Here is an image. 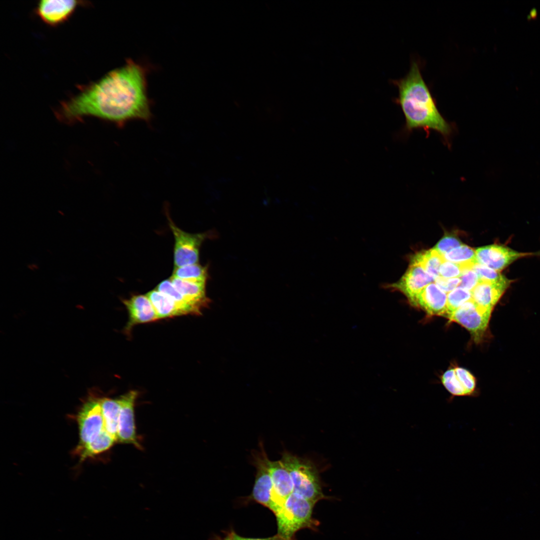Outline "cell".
<instances>
[{
  "label": "cell",
  "instance_id": "obj_1",
  "mask_svg": "<svg viewBox=\"0 0 540 540\" xmlns=\"http://www.w3.org/2000/svg\"><path fill=\"white\" fill-rule=\"evenodd\" d=\"M151 68L128 58L94 82L81 87L56 110L60 121L72 123L94 116L120 126L132 120L149 121L152 101L147 76Z\"/></svg>",
  "mask_w": 540,
  "mask_h": 540
},
{
  "label": "cell",
  "instance_id": "obj_2",
  "mask_svg": "<svg viewBox=\"0 0 540 540\" xmlns=\"http://www.w3.org/2000/svg\"><path fill=\"white\" fill-rule=\"evenodd\" d=\"M398 89L394 100L405 118L404 130H434L448 142L452 132V125L439 111L436 102L422 76L419 63L414 60L405 76L392 81Z\"/></svg>",
  "mask_w": 540,
  "mask_h": 540
},
{
  "label": "cell",
  "instance_id": "obj_3",
  "mask_svg": "<svg viewBox=\"0 0 540 540\" xmlns=\"http://www.w3.org/2000/svg\"><path fill=\"white\" fill-rule=\"evenodd\" d=\"M316 504L292 492L282 509L275 515L278 534L286 540H293L294 534L298 530L316 528L318 524L312 516Z\"/></svg>",
  "mask_w": 540,
  "mask_h": 540
},
{
  "label": "cell",
  "instance_id": "obj_4",
  "mask_svg": "<svg viewBox=\"0 0 540 540\" xmlns=\"http://www.w3.org/2000/svg\"><path fill=\"white\" fill-rule=\"evenodd\" d=\"M280 460L290 474L293 492L315 503L326 498L322 490L318 472L312 462L286 451Z\"/></svg>",
  "mask_w": 540,
  "mask_h": 540
},
{
  "label": "cell",
  "instance_id": "obj_5",
  "mask_svg": "<svg viewBox=\"0 0 540 540\" xmlns=\"http://www.w3.org/2000/svg\"><path fill=\"white\" fill-rule=\"evenodd\" d=\"M492 310L482 307L472 300L462 305L446 318L458 324L470 334L476 342L484 338Z\"/></svg>",
  "mask_w": 540,
  "mask_h": 540
},
{
  "label": "cell",
  "instance_id": "obj_6",
  "mask_svg": "<svg viewBox=\"0 0 540 540\" xmlns=\"http://www.w3.org/2000/svg\"><path fill=\"white\" fill-rule=\"evenodd\" d=\"M168 224L174 238V268L198 264L200 246L208 236L207 233L190 234L178 228L167 214Z\"/></svg>",
  "mask_w": 540,
  "mask_h": 540
},
{
  "label": "cell",
  "instance_id": "obj_7",
  "mask_svg": "<svg viewBox=\"0 0 540 540\" xmlns=\"http://www.w3.org/2000/svg\"><path fill=\"white\" fill-rule=\"evenodd\" d=\"M80 442L77 448L94 440L104 429L100 398L90 397L83 404L77 416Z\"/></svg>",
  "mask_w": 540,
  "mask_h": 540
},
{
  "label": "cell",
  "instance_id": "obj_8",
  "mask_svg": "<svg viewBox=\"0 0 540 540\" xmlns=\"http://www.w3.org/2000/svg\"><path fill=\"white\" fill-rule=\"evenodd\" d=\"M476 254L478 263L500 272L520 258L536 254V253L520 252L498 244L478 248Z\"/></svg>",
  "mask_w": 540,
  "mask_h": 540
},
{
  "label": "cell",
  "instance_id": "obj_9",
  "mask_svg": "<svg viewBox=\"0 0 540 540\" xmlns=\"http://www.w3.org/2000/svg\"><path fill=\"white\" fill-rule=\"evenodd\" d=\"M267 464L272 483L270 510L276 515L293 492L294 486L290 474L281 460L271 461L268 458Z\"/></svg>",
  "mask_w": 540,
  "mask_h": 540
},
{
  "label": "cell",
  "instance_id": "obj_10",
  "mask_svg": "<svg viewBox=\"0 0 540 540\" xmlns=\"http://www.w3.org/2000/svg\"><path fill=\"white\" fill-rule=\"evenodd\" d=\"M84 2L74 0H42L37 4L36 12L44 24L55 26L67 21Z\"/></svg>",
  "mask_w": 540,
  "mask_h": 540
},
{
  "label": "cell",
  "instance_id": "obj_11",
  "mask_svg": "<svg viewBox=\"0 0 540 540\" xmlns=\"http://www.w3.org/2000/svg\"><path fill=\"white\" fill-rule=\"evenodd\" d=\"M138 392L130 390L120 397L121 408L118 418L117 441L140 448L136 432L134 406Z\"/></svg>",
  "mask_w": 540,
  "mask_h": 540
},
{
  "label": "cell",
  "instance_id": "obj_12",
  "mask_svg": "<svg viewBox=\"0 0 540 540\" xmlns=\"http://www.w3.org/2000/svg\"><path fill=\"white\" fill-rule=\"evenodd\" d=\"M433 281L434 279L419 264L411 261L408 268L398 281L384 286L400 291L410 302L417 294Z\"/></svg>",
  "mask_w": 540,
  "mask_h": 540
},
{
  "label": "cell",
  "instance_id": "obj_13",
  "mask_svg": "<svg viewBox=\"0 0 540 540\" xmlns=\"http://www.w3.org/2000/svg\"><path fill=\"white\" fill-rule=\"evenodd\" d=\"M261 449L260 453L254 456V464L256 472L250 497L252 500L270 510L272 483L267 464L268 457L265 453L263 446Z\"/></svg>",
  "mask_w": 540,
  "mask_h": 540
},
{
  "label": "cell",
  "instance_id": "obj_14",
  "mask_svg": "<svg viewBox=\"0 0 540 540\" xmlns=\"http://www.w3.org/2000/svg\"><path fill=\"white\" fill-rule=\"evenodd\" d=\"M128 310V320L124 328L128 335L136 325L158 320V315L146 295L138 294L122 300Z\"/></svg>",
  "mask_w": 540,
  "mask_h": 540
},
{
  "label": "cell",
  "instance_id": "obj_15",
  "mask_svg": "<svg viewBox=\"0 0 540 540\" xmlns=\"http://www.w3.org/2000/svg\"><path fill=\"white\" fill-rule=\"evenodd\" d=\"M446 300V293L436 284L431 282L417 294L410 302L429 315L444 316Z\"/></svg>",
  "mask_w": 540,
  "mask_h": 540
},
{
  "label": "cell",
  "instance_id": "obj_16",
  "mask_svg": "<svg viewBox=\"0 0 540 540\" xmlns=\"http://www.w3.org/2000/svg\"><path fill=\"white\" fill-rule=\"evenodd\" d=\"M512 282L506 276L495 282L480 281L471 292L472 300L479 306L493 310Z\"/></svg>",
  "mask_w": 540,
  "mask_h": 540
},
{
  "label": "cell",
  "instance_id": "obj_17",
  "mask_svg": "<svg viewBox=\"0 0 540 540\" xmlns=\"http://www.w3.org/2000/svg\"><path fill=\"white\" fill-rule=\"evenodd\" d=\"M170 279L176 290L201 312L208 307L210 300L206 295V284L192 282L173 276Z\"/></svg>",
  "mask_w": 540,
  "mask_h": 540
},
{
  "label": "cell",
  "instance_id": "obj_18",
  "mask_svg": "<svg viewBox=\"0 0 540 540\" xmlns=\"http://www.w3.org/2000/svg\"><path fill=\"white\" fill-rule=\"evenodd\" d=\"M100 402L104 429L117 441L118 418L121 408L120 398H100Z\"/></svg>",
  "mask_w": 540,
  "mask_h": 540
},
{
  "label": "cell",
  "instance_id": "obj_19",
  "mask_svg": "<svg viewBox=\"0 0 540 540\" xmlns=\"http://www.w3.org/2000/svg\"><path fill=\"white\" fill-rule=\"evenodd\" d=\"M146 295L150 300L159 320L184 315L172 300L156 288L148 292Z\"/></svg>",
  "mask_w": 540,
  "mask_h": 540
},
{
  "label": "cell",
  "instance_id": "obj_20",
  "mask_svg": "<svg viewBox=\"0 0 540 540\" xmlns=\"http://www.w3.org/2000/svg\"><path fill=\"white\" fill-rule=\"evenodd\" d=\"M156 289L172 300L182 310L184 315L200 316L202 314L200 310L176 290L170 278L162 281L157 286Z\"/></svg>",
  "mask_w": 540,
  "mask_h": 540
},
{
  "label": "cell",
  "instance_id": "obj_21",
  "mask_svg": "<svg viewBox=\"0 0 540 540\" xmlns=\"http://www.w3.org/2000/svg\"><path fill=\"white\" fill-rule=\"evenodd\" d=\"M115 442L116 440L104 430L94 440L82 448H76V452L82 461L108 450Z\"/></svg>",
  "mask_w": 540,
  "mask_h": 540
},
{
  "label": "cell",
  "instance_id": "obj_22",
  "mask_svg": "<svg viewBox=\"0 0 540 540\" xmlns=\"http://www.w3.org/2000/svg\"><path fill=\"white\" fill-rule=\"evenodd\" d=\"M444 260L442 256L434 248L416 254L411 260L419 264L434 280L440 276V267Z\"/></svg>",
  "mask_w": 540,
  "mask_h": 540
},
{
  "label": "cell",
  "instance_id": "obj_23",
  "mask_svg": "<svg viewBox=\"0 0 540 540\" xmlns=\"http://www.w3.org/2000/svg\"><path fill=\"white\" fill-rule=\"evenodd\" d=\"M208 272L206 266L195 264L174 268L172 276L192 282L206 284Z\"/></svg>",
  "mask_w": 540,
  "mask_h": 540
},
{
  "label": "cell",
  "instance_id": "obj_24",
  "mask_svg": "<svg viewBox=\"0 0 540 540\" xmlns=\"http://www.w3.org/2000/svg\"><path fill=\"white\" fill-rule=\"evenodd\" d=\"M444 260L461 264L474 266L478 263L476 250L466 245H460L442 255Z\"/></svg>",
  "mask_w": 540,
  "mask_h": 540
},
{
  "label": "cell",
  "instance_id": "obj_25",
  "mask_svg": "<svg viewBox=\"0 0 540 540\" xmlns=\"http://www.w3.org/2000/svg\"><path fill=\"white\" fill-rule=\"evenodd\" d=\"M471 300V292L461 287L456 288L447 295L446 310L444 316L447 318L462 305Z\"/></svg>",
  "mask_w": 540,
  "mask_h": 540
},
{
  "label": "cell",
  "instance_id": "obj_26",
  "mask_svg": "<svg viewBox=\"0 0 540 540\" xmlns=\"http://www.w3.org/2000/svg\"><path fill=\"white\" fill-rule=\"evenodd\" d=\"M442 382L452 397L468 396V394L456 376L454 368L446 371L442 376Z\"/></svg>",
  "mask_w": 540,
  "mask_h": 540
},
{
  "label": "cell",
  "instance_id": "obj_27",
  "mask_svg": "<svg viewBox=\"0 0 540 540\" xmlns=\"http://www.w3.org/2000/svg\"><path fill=\"white\" fill-rule=\"evenodd\" d=\"M456 376L466 390L468 396H474L476 393V380L473 375L467 370L456 367L454 368Z\"/></svg>",
  "mask_w": 540,
  "mask_h": 540
},
{
  "label": "cell",
  "instance_id": "obj_28",
  "mask_svg": "<svg viewBox=\"0 0 540 540\" xmlns=\"http://www.w3.org/2000/svg\"><path fill=\"white\" fill-rule=\"evenodd\" d=\"M473 266L456 264L444 260L440 267V276L444 278L460 277L464 270L472 268Z\"/></svg>",
  "mask_w": 540,
  "mask_h": 540
},
{
  "label": "cell",
  "instance_id": "obj_29",
  "mask_svg": "<svg viewBox=\"0 0 540 540\" xmlns=\"http://www.w3.org/2000/svg\"><path fill=\"white\" fill-rule=\"evenodd\" d=\"M472 268L478 274L480 281L495 282L505 277L500 272L478 263L476 264Z\"/></svg>",
  "mask_w": 540,
  "mask_h": 540
},
{
  "label": "cell",
  "instance_id": "obj_30",
  "mask_svg": "<svg viewBox=\"0 0 540 540\" xmlns=\"http://www.w3.org/2000/svg\"><path fill=\"white\" fill-rule=\"evenodd\" d=\"M459 286L472 292L480 282L478 276L472 268L464 270L460 276Z\"/></svg>",
  "mask_w": 540,
  "mask_h": 540
},
{
  "label": "cell",
  "instance_id": "obj_31",
  "mask_svg": "<svg viewBox=\"0 0 540 540\" xmlns=\"http://www.w3.org/2000/svg\"><path fill=\"white\" fill-rule=\"evenodd\" d=\"M460 245H462L461 242L456 237L448 236L442 238L434 248L442 256L450 250Z\"/></svg>",
  "mask_w": 540,
  "mask_h": 540
},
{
  "label": "cell",
  "instance_id": "obj_32",
  "mask_svg": "<svg viewBox=\"0 0 540 540\" xmlns=\"http://www.w3.org/2000/svg\"><path fill=\"white\" fill-rule=\"evenodd\" d=\"M434 282L442 290L446 293L450 292L458 286L460 280L457 278H444L439 276L434 280Z\"/></svg>",
  "mask_w": 540,
  "mask_h": 540
},
{
  "label": "cell",
  "instance_id": "obj_33",
  "mask_svg": "<svg viewBox=\"0 0 540 540\" xmlns=\"http://www.w3.org/2000/svg\"><path fill=\"white\" fill-rule=\"evenodd\" d=\"M221 540H286L278 534L267 538H249L241 536L234 532H230Z\"/></svg>",
  "mask_w": 540,
  "mask_h": 540
}]
</instances>
